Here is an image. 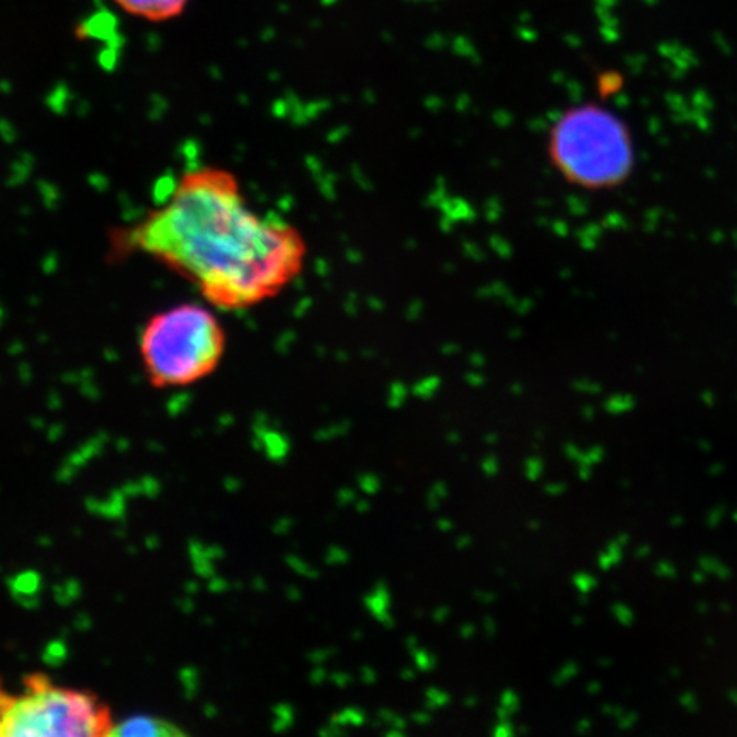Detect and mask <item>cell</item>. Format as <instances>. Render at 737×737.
Masks as SVG:
<instances>
[{
	"instance_id": "6da1fadb",
	"label": "cell",
	"mask_w": 737,
	"mask_h": 737,
	"mask_svg": "<svg viewBox=\"0 0 737 737\" xmlns=\"http://www.w3.org/2000/svg\"><path fill=\"white\" fill-rule=\"evenodd\" d=\"M113 258L142 255L197 289L217 311H243L299 277L306 243L296 227L251 209L233 171L188 169L139 221L110 236Z\"/></svg>"
},
{
	"instance_id": "7a4b0ae2",
	"label": "cell",
	"mask_w": 737,
	"mask_h": 737,
	"mask_svg": "<svg viewBox=\"0 0 737 737\" xmlns=\"http://www.w3.org/2000/svg\"><path fill=\"white\" fill-rule=\"evenodd\" d=\"M217 309L181 302L147 318L139 354L154 388H185L212 376L226 355L227 335Z\"/></svg>"
},
{
	"instance_id": "3957f363",
	"label": "cell",
	"mask_w": 737,
	"mask_h": 737,
	"mask_svg": "<svg viewBox=\"0 0 737 737\" xmlns=\"http://www.w3.org/2000/svg\"><path fill=\"white\" fill-rule=\"evenodd\" d=\"M110 708L91 691L30 674L14 690L0 683V737L110 736Z\"/></svg>"
},
{
	"instance_id": "277c9868",
	"label": "cell",
	"mask_w": 737,
	"mask_h": 737,
	"mask_svg": "<svg viewBox=\"0 0 737 737\" xmlns=\"http://www.w3.org/2000/svg\"><path fill=\"white\" fill-rule=\"evenodd\" d=\"M553 149L563 173L587 188L620 185L633 168L628 128L598 106L567 113L558 125Z\"/></svg>"
},
{
	"instance_id": "5b68a950",
	"label": "cell",
	"mask_w": 737,
	"mask_h": 737,
	"mask_svg": "<svg viewBox=\"0 0 737 737\" xmlns=\"http://www.w3.org/2000/svg\"><path fill=\"white\" fill-rule=\"evenodd\" d=\"M127 16L146 23H169L181 18L193 0H111Z\"/></svg>"
},
{
	"instance_id": "8992f818",
	"label": "cell",
	"mask_w": 737,
	"mask_h": 737,
	"mask_svg": "<svg viewBox=\"0 0 737 737\" xmlns=\"http://www.w3.org/2000/svg\"><path fill=\"white\" fill-rule=\"evenodd\" d=\"M185 732L175 722L159 719L154 715H134L122 722H115L110 736L125 737H173L183 736Z\"/></svg>"
},
{
	"instance_id": "52a82bcc",
	"label": "cell",
	"mask_w": 737,
	"mask_h": 737,
	"mask_svg": "<svg viewBox=\"0 0 737 737\" xmlns=\"http://www.w3.org/2000/svg\"><path fill=\"white\" fill-rule=\"evenodd\" d=\"M364 606L371 613L372 618L381 623L384 628L389 630V628L396 627L395 616L391 613L393 596H391V591H389L386 582L379 581L372 586L371 591L367 592L366 598H364Z\"/></svg>"
},
{
	"instance_id": "ba28073f",
	"label": "cell",
	"mask_w": 737,
	"mask_h": 737,
	"mask_svg": "<svg viewBox=\"0 0 737 737\" xmlns=\"http://www.w3.org/2000/svg\"><path fill=\"white\" fill-rule=\"evenodd\" d=\"M330 720L337 722L340 726L347 727L350 731L354 727L366 726L369 717H367V712L364 708L347 707L338 710L337 714L331 715Z\"/></svg>"
},
{
	"instance_id": "9c48e42d",
	"label": "cell",
	"mask_w": 737,
	"mask_h": 737,
	"mask_svg": "<svg viewBox=\"0 0 737 737\" xmlns=\"http://www.w3.org/2000/svg\"><path fill=\"white\" fill-rule=\"evenodd\" d=\"M519 708H521V697L517 695L516 691L507 688V690L500 693L499 707H497L495 717L497 719H512L519 712Z\"/></svg>"
},
{
	"instance_id": "30bf717a",
	"label": "cell",
	"mask_w": 737,
	"mask_h": 737,
	"mask_svg": "<svg viewBox=\"0 0 737 737\" xmlns=\"http://www.w3.org/2000/svg\"><path fill=\"white\" fill-rule=\"evenodd\" d=\"M371 726L374 729L386 726L393 727V729H401V731H408L410 720L405 719L403 715L396 714L395 710H391V708H379L376 720L372 722Z\"/></svg>"
},
{
	"instance_id": "8fae6325",
	"label": "cell",
	"mask_w": 737,
	"mask_h": 737,
	"mask_svg": "<svg viewBox=\"0 0 737 737\" xmlns=\"http://www.w3.org/2000/svg\"><path fill=\"white\" fill-rule=\"evenodd\" d=\"M451 495V488L447 485L444 480H437L432 483V487L429 488V492L425 495V505L429 511H437Z\"/></svg>"
},
{
	"instance_id": "7c38bea8",
	"label": "cell",
	"mask_w": 737,
	"mask_h": 737,
	"mask_svg": "<svg viewBox=\"0 0 737 737\" xmlns=\"http://www.w3.org/2000/svg\"><path fill=\"white\" fill-rule=\"evenodd\" d=\"M355 483H357L359 492L367 495V497H374V495H378L383 490V478L376 475V473H372V471L359 473V475L355 476Z\"/></svg>"
},
{
	"instance_id": "4fadbf2b",
	"label": "cell",
	"mask_w": 737,
	"mask_h": 737,
	"mask_svg": "<svg viewBox=\"0 0 737 737\" xmlns=\"http://www.w3.org/2000/svg\"><path fill=\"white\" fill-rule=\"evenodd\" d=\"M449 703H451V693L444 690V688L429 686L424 691V707L429 708L430 712L446 708Z\"/></svg>"
},
{
	"instance_id": "5bb4252c",
	"label": "cell",
	"mask_w": 737,
	"mask_h": 737,
	"mask_svg": "<svg viewBox=\"0 0 737 737\" xmlns=\"http://www.w3.org/2000/svg\"><path fill=\"white\" fill-rule=\"evenodd\" d=\"M410 656H412L413 666H415V669L420 671V673H430V671H434V669L437 668V664H439L436 654H434V652H430L429 649H425L422 645H420L417 650H413Z\"/></svg>"
},
{
	"instance_id": "9a60e30c",
	"label": "cell",
	"mask_w": 737,
	"mask_h": 737,
	"mask_svg": "<svg viewBox=\"0 0 737 737\" xmlns=\"http://www.w3.org/2000/svg\"><path fill=\"white\" fill-rule=\"evenodd\" d=\"M350 432H352V424H350L349 420H343V422H338V424L326 425L323 429L318 430L314 434V437H316V441L321 442L335 441V439H340V437L349 436Z\"/></svg>"
},
{
	"instance_id": "2e32d148",
	"label": "cell",
	"mask_w": 737,
	"mask_h": 737,
	"mask_svg": "<svg viewBox=\"0 0 737 737\" xmlns=\"http://www.w3.org/2000/svg\"><path fill=\"white\" fill-rule=\"evenodd\" d=\"M523 470L524 476L528 478L529 482H538L546 473L545 459L541 458V456H529L524 461Z\"/></svg>"
},
{
	"instance_id": "e0dca14e",
	"label": "cell",
	"mask_w": 737,
	"mask_h": 737,
	"mask_svg": "<svg viewBox=\"0 0 737 737\" xmlns=\"http://www.w3.org/2000/svg\"><path fill=\"white\" fill-rule=\"evenodd\" d=\"M577 673H579L577 664L572 661H567L565 664H562V666H558L557 671L552 674V685L555 686V688L565 686L569 683L570 679L577 676Z\"/></svg>"
},
{
	"instance_id": "ac0fdd59",
	"label": "cell",
	"mask_w": 737,
	"mask_h": 737,
	"mask_svg": "<svg viewBox=\"0 0 737 737\" xmlns=\"http://www.w3.org/2000/svg\"><path fill=\"white\" fill-rule=\"evenodd\" d=\"M352 560L349 550L345 546L333 545L326 550L325 562L331 567H340V565H347Z\"/></svg>"
},
{
	"instance_id": "d6986e66",
	"label": "cell",
	"mask_w": 737,
	"mask_h": 737,
	"mask_svg": "<svg viewBox=\"0 0 737 737\" xmlns=\"http://www.w3.org/2000/svg\"><path fill=\"white\" fill-rule=\"evenodd\" d=\"M480 470L487 478H495L500 473V461L495 454H487L480 463Z\"/></svg>"
},
{
	"instance_id": "ffe728a7",
	"label": "cell",
	"mask_w": 737,
	"mask_h": 737,
	"mask_svg": "<svg viewBox=\"0 0 737 737\" xmlns=\"http://www.w3.org/2000/svg\"><path fill=\"white\" fill-rule=\"evenodd\" d=\"M359 499V492L355 488L343 487L337 492L338 507H354L355 502Z\"/></svg>"
},
{
	"instance_id": "44dd1931",
	"label": "cell",
	"mask_w": 737,
	"mask_h": 737,
	"mask_svg": "<svg viewBox=\"0 0 737 737\" xmlns=\"http://www.w3.org/2000/svg\"><path fill=\"white\" fill-rule=\"evenodd\" d=\"M492 734L499 737L514 736V734H517L516 724L512 722V719H497V724H495Z\"/></svg>"
},
{
	"instance_id": "7402d4cb",
	"label": "cell",
	"mask_w": 737,
	"mask_h": 737,
	"mask_svg": "<svg viewBox=\"0 0 737 737\" xmlns=\"http://www.w3.org/2000/svg\"><path fill=\"white\" fill-rule=\"evenodd\" d=\"M330 681L331 685L345 690V688L354 685V676L349 671H335V673L330 674Z\"/></svg>"
},
{
	"instance_id": "603a6c76",
	"label": "cell",
	"mask_w": 737,
	"mask_h": 737,
	"mask_svg": "<svg viewBox=\"0 0 737 737\" xmlns=\"http://www.w3.org/2000/svg\"><path fill=\"white\" fill-rule=\"evenodd\" d=\"M432 719H434L432 712H430L429 708L425 707L422 710H415V712L410 714V722L418 727L429 726V724H432Z\"/></svg>"
},
{
	"instance_id": "cb8c5ba5",
	"label": "cell",
	"mask_w": 737,
	"mask_h": 737,
	"mask_svg": "<svg viewBox=\"0 0 737 737\" xmlns=\"http://www.w3.org/2000/svg\"><path fill=\"white\" fill-rule=\"evenodd\" d=\"M359 678L362 685L374 686L379 681L378 669H374L372 666H364L360 669Z\"/></svg>"
},
{
	"instance_id": "d4e9b609",
	"label": "cell",
	"mask_w": 737,
	"mask_h": 737,
	"mask_svg": "<svg viewBox=\"0 0 737 737\" xmlns=\"http://www.w3.org/2000/svg\"><path fill=\"white\" fill-rule=\"evenodd\" d=\"M349 732L347 727L340 726V724L333 722V720H328V724H325V727H321L320 729V734H323V736H347Z\"/></svg>"
},
{
	"instance_id": "484cf974",
	"label": "cell",
	"mask_w": 737,
	"mask_h": 737,
	"mask_svg": "<svg viewBox=\"0 0 737 737\" xmlns=\"http://www.w3.org/2000/svg\"><path fill=\"white\" fill-rule=\"evenodd\" d=\"M543 492H545L548 497H560V495L567 492V485L563 482H557V480L546 482L545 485H543Z\"/></svg>"
},
{
	"instance_id": "4316f807",
	"label": "cell",
	"mask_w": 737,
	"mask_h": 737,
	"mask_svg": "<svg viewBox=\"0 0 737 737\" xmlns=\"http://www.w3.org/2000/svg\"><path fill=\"white\" fill-rule=\"evenodd\" d=\"M482 628L487 639H494L497 632H499V623H497L494 616L488 615L483 618Z\"/></svg>"
},
{
	"instance_id": "83f0119b",
	"label": "cell",
	"mask_w": 737,
	"mask_h": 737,
	"mask_svg": "<svg viewBox=\"0 0 737 737\" xmlns=\"http://www.w3.org/2000/svg\"><path fill=\"white\" fill-rule=\"evenodd\" d=\"M451 613H453V610L447 604H441V606H437L436 610L432 611V615L430 616H432L434 623L442 625V623H446L451 618Z\"/></svg>"
},
{
	"instance_id": "f1b7e54d",
	"label": "cell",
	"mask_w": 737,
	"mask_h": 737,
	"mask_svg": "<svg viewBox=\"0 0 737 737\" xmlns=\"http://www.w3.org/2000/svg\"><path fill=\"white\" fill-rule=\"evenodd\" d=\"M337 654V649H331V647H328V649H320L313 652V657H311V659H313L314 662H318V664H323V662L333 659Z\"/></svg>"
},
{
	"instance_id": "f546056e",
	"label": "cell",
	"mask_w": 737,
	"mask_h": 737,
	"mask_svg": "<svg viewBox=\"0 0 737 737\" xmlns=\"http://www.w3.org/2000/svg\"><path fill=\"white\" fill-rule=\"evenodd\" d=\"M459 637L463 640H473L476 637V633H478V627H476L475 623H463L461 627H459Z\"/></svg>"
},
{
	"instance_id": "4dcf8cb0",
	"label": "cell",
	"mask_w": 737,
	"mask_h": 737,
	"mask_svg": "<svg viewBox=\"0 0 737 737\" xmlns=\"http://www.w3.org/2000/svg\"><path fill=\"white\" fill-rule=\"evenodd\" d=\"M475 599L478 601V603L485 604H494L495 601H497V594L492 591H488V589H480V591L475 592Z\"/></svg>"
},
{
	"instance_id": "1f68e13d",
	"label": "cell",
	"mask_w": 737,
	"mask_h": 737,
	"mask_svg": "<svg viewBox=\"0 0 737 737\" xmlns=\"http://www.w3.org/2000/svg\"><path fill=\"white\" fill-rule=\"evenodd\" d=\"M454 546L458 548V550H468V548H471L473 546V536L471 534H459L458 538H456V541H454Z\"/></svg>"
},
{
	"instance_id": "d6a6232c",
	"label": "cell",
	"mask_w": 737,
	"mask_h": 737,
	"mask_svg": "<svg viewBox=\"0 0 737 737\" xmlns=\"http://www.w3.org/2000/svg\"><path fill=\"white\" fill-rule=\"evenodd\" d=\"M311 679H313L314 685H323L325 681L330 679V673L325 668H316L311 674Z\"/></svg>"
},
{
	"instance_id": "836d02e7",
	"label": "cell",
	"mask_w": 737,
	"mask_h": 737,
	"mask_svg": "<svg viewBox=\"0 0 737 737\" xmlns=\"http://www.w3.org/2000/svg\"><path fill=\"white\" fill-rule=\"evenodd\" d=\"M437 529L441 531V533H453L454 531V523L451 521V519H447V517H441V519H437L436 523Z\"/></svg>"
},
{
	"instance_id": "e575fe53",
	"label": "cell",
	"mask_w": 737,
	"mask_h": 737,
	"mask_svg": "<svg viewBox=\"0 0 737 737\" xmlns=\"http://www.w3.org/2000/svg\"><path fill=\"white\" fill-rule=\"evenodd\" d=\"M354 509L357 514L364 516V514L371 511V502L367 499H357V502L354 504Z\"/></svg>"
},
{
	"instance_id": "d590c367",
	"label": "cell",
	"mask_w": 737,
	"mask_h": 737,
	"mask_svg": "<svg viewBox=\"0 0 737 737\" xmlns=\"http://www.w3.org/2000/svg\"><path fill=\"white\" fill-rule=\"evenodd\" d=\"M563 454H565V458H569L570 461H574V459H579V449H577V446H575V444H572V442H569V444H565V446H563Z\"/></svg>"
},
{
	"instance_id": "8d00e7d4",
	"label": "cell",
	"mask_w": 737,
	"mask_h": 737,
	"mask_svg": "<svg viewBox=\"0 0 737 737\" xmlns=\"http://www.w3.org/2000/svg\"><path fill=\"white\" fill-rule=\"evenodd\" d=\"M400 678L403 679V681H413V679L417 678V669L413 668H403L400 671Z\"/></svg>"
},
{
	"instance_id": "74e56055",
	"label": "cell",
	"mask_w": 737,
	"mask_h": 737,
	"mask_svg": "<svg viewBox=\"0 0 737 737\" xmlns=\"http://www.w3.org/2000/svg\"><path fill=\"white\" fill-rule=\"evenodd\" d=\"M381 734L386 737H405L407 736V731H401V729H393V727H386V729H383V731H381Z\"/></svg>"
},
{
	"instance_id": "f35d334b",
	"label": "cell",
	"mask_w": 737,
	"mask_h": 737,
	"mask_svg": "<svg viewBox=\"0 0 737 737\" xmlns=\"http://www.w3.org/2000/svg\"><path fill=\"white\" fill-rule=\"evenodd\" d=\"M446 441L449 444H453V446H458L459 442L463 441V437L456 430H451V432H447L446 434Z\"/></svg>"
},
{
	"instance_id": "ab89813d",
	"label": "cell",
	"mask_w": 737,
	"mask_h": 737,
	"mask_svg": "<svg viewBox=\"0 0 737 737\" xmlns=\"http://www.w3.org/2000/svg\"><path fill=\"white\" fill-rule=\"evenodd\" d=\"M405 645H407L408 652L412 654L413 650H417L418 647H420V639L415 637V635H410V637H407V640H405Z\"/></svg>"
},
{
	"instance_id": "60d3db41",
	"label": "cell",
	"mask_w": 737,
	"mask_h": 737,
	"mask_svg": "<svg viewBox=\"0 0 737 737\" xmlns=\"http://www.w3.org/2000/svg\"><path fill=\"white\" fill-rule=\"evenodd\" d=\"M478 703H480V700H478L476 695H468V697H465V700H463V707L468 708V710H473V708L478 707Z\"/></svg>"
},
{
	"instance_id": "b9f144b4",
	"label": "cell",
	"mask_w": 737,
	"mask_h": 737,
	"mask_svg": "<svg viewBox=\"0 0 737 737\" xmlns=\"http://www.w3.org/2000/svg\"><path fill=\"white\" fill-rule=\"evenodd\" d=\"M483 441L487 442V444H490V446H495V444H499V436H497V434H487Z\"/></svg>"
},
{
	"instance_id": "7bdbcfd3",
	"label": "cell",
	"mask_w": 737,
	"mask_h": 737,
	"mask_svg": "<svg viewBox=\"0 0 737 737\" xmlns=\"http://www.w3.org/2000/svg\"><path fill=\"white\" fill-rule=\"evenodd\" d=\"M352 640H355V642H362V640H364V632H362L360 628H357L355 632H352Z\"/></svg>"
},
{
	"instance_id": "ee69618b",
	"label": "cell",
	"mask_w": 737,
	"mask_h": 737,
	"mask_svg": "<svg viewBox=\"0 0 737 737\" xmlns=\"http://www.w3.org/2000/svg\"><path fill=\"white\" fill-rule=\"evenodd\" d=\"M529 529H533V531H540L541 523L538 521V519H533V521H529Z\"/></svg>"
}]
</instances>
